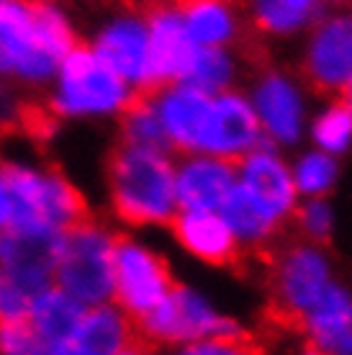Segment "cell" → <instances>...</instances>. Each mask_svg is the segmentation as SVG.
Listing matches in <instances>:
<instances>
[{
    "instance_id": "6da1fadb",
    "label": "cell",
    "mask_w": 352,
    "mask_h": 355,
    "mask_svg": "<svg viewBox=\"0 0 352 355\" xmlns=\"http://www.w3.org/2000/svg\"><path fill=\"white\" fill-rule=\"evenodd\" d=\"M80 44L67 10L57 3L6 0L0 6V83L46 90L54 72Z\"/></svg>"
},
{
    "instance_id": "7a4b0ae2",
    "label": "cell",
    "mask_w": 352,
    "mask_h": 355,
    "mask_svg": "<svg viewBox=\"0 0 352 355\" xmlns=\"http://www.w3.org/2000/svg\"><path fill=\"white\" fill-rule=\"evenodd\" d=\"M106 193L126 227H162L177 214L175 160L168 150L118 142L106 165Z\"/></svg>"
},
{
    "instance_id": "3957f363",
    "label": "cell",
    "mask_w": 352,
    "mask_h": 355,
    "mask_svg": "<svg viewBox=\"0 0 352 355\" xmlns=\"http://www.w3.org/2000/svg\"><path fill=\"white\" fill-rule=\"evenodd\" d=\"M137 93L80 42L60 62L46 88V111L64 121L118 119Z\"/></svg>"
},
{
    "instance_id": "277c9868",
    "label": "cell",
    "mask_w": 352,
    "mask_h": 355,
    "mask_svg": "<svg viewBox=\"0 0 352 355\" xmlns=\"http://www.w3.org/2000/svg\"><path fill=\"white\" fill-rule=\"evenodd\" d=\"M0 170L13 201V222L67 232L88 216V204L62 170L21 157L0 160Z\"/></svg>"
},
{
    "instance_id": "5b68a950",
    "label": "cell",
    "mask_w": 352,
    "mask_h": 355,
    "mask_svg": "<svg viewBox=\"0 0 352 355\" xmlns=\"http://www.w3.org/2000/svg\"><path fill=\"white\" fill-rule=\"evenodd\" d=\"M118 232L96 216H85L62 234L52 286L85 309L108 304L114 296V250Z\"/></svg>"
},
{
    "instance_id": "8992f818",
    "label": "cell",
    "mask_w": 352,
    "mask_h": 355,
    "mask_svg": "<svg viewBox=\"0 0 352 355\" xmlns=\"http://www.w3.org/2000/svg\"><path fill=\"white\" fill-rule=\"evenodd\" d=\"M137 340L144 345L180 347L206 338H242L237 322L221 314L203 293L191 286H173V291L141 317L137 324Z\"/></svg>"
},
{
    "instance_id": "52a82bcc",
    "label": "cell",
    "mask_w": 352,
    "mask_h": 355,
    "mask_svg": "<svg viewBox=\"0 0 352 355\" xmlns=\"http://www.w3.org/2000/svg\"><path fill=\"white\" fill-rule=\"evenodd\" d=\"M173 273L168 260L152 250L147 242L132 234H118L114 250V296L111 304L137 324L147 317L170 291Z\"/></svg>"
},
{
    "instance_id": "ba28073f",
    "label": "cell",
    "mask_w": 352,
    "mask_h": 355,
    "mask_svg": "<svg viewBox=\"0 0 352 355\" xmlns=\"http://www.w3.org/2000/svg\"><path fill=\"white\" fill-rule=\"evenodd\" d=\"M88 46L137 96H147L155 90L150 28H147L144 10H121L106 18L93 34Z\"/></svg>"
},
{
    "instance_id": "9c48e42d",
    "label": "cell",
    "mask_w": 352,
    "mask_h": 355,
    "mask_svg": "<svg viewBox=\"0 0 352 355\" xmlns=\"http://www.w3.org/2000/svg\"><path fill=\"white\" fill-rule=\"evenodd\" d=\"M335 284L329 260L314 245H291L278 255L273 266V296L275 306L285 320L299 324L319 296Z\"/></svg>"
},
{
    "instance_id": "30bf717a",
    "label": "cell",
    "mask_w": 352,
    "mask_h": 355,
    "mask_svg": "<svg viewBox=\"0 0 352 355\" xmlns=\"http://www.w3.org/2000/svg\"><path fill=\"white\" fill-rule=\"evenodd\" d=\"M306 80L329 96H342L352 83V10L319 18L303 52Z\"/></svg>"
},
{
    "instance_id": "8fae6325",
    "label": "cell",
    "mask_w": 352,
    "mask_h": 355,
    "mask_svg": "<svg viewBox=\"0 0 352 355\" xmlns=\"http://www.w3.org/2000/svg\"><path fill=\"white\" fill-rule=\"evenodd\" d=\"M260 144H263V132L249 98L237 90L216 93L211 98V111L198 155H213L221 160L239 162Z\"/></svg>"
},
{
    "instance_id": "7c38bea8",
    "label": "cell",
    "mask_w": 352,
    "mask_h": 355,
    "mask_svg": "<svg viewBox=\"0 0 352 355\" xmlns=\"http://www.w3.org/2000/svg\"><path fill=\"white\" fill-rule=\"evenodd\" d=\"M249 103L255 108L263 139L273 144H296L303 134L306 101L299 83L285 72H265L252 88Z\"/></svg>"
},
{
    "instance_id": "4fadbf2b",
    "label": "cell",
    "mask_w": 352,
    "mask_h": 355,
    "mask_svg": "<svg viewBox=\"0 0 352 355\" xmlns=\"http://www.w3.org/2000/svg\"><path fill=\"white\" fill-rule=\"evenodd\" d=\"M237 186L245 191L255 204H260L275 222L285 224L296 211V186H293L291 168L285 165L273 144H260L245 155L237 165Z\"/></svg>"
},
{
    "instance_id": "5bb4252c",
    "label": "cell",
    "mask_w": 352,
    "mask_h": 355,
    "mask_svg": "<svg viewBox=\"0 0 352 355\" xmlns=\"http://www.w3.org/2000/svg\"><path fill=\"white\" fill-rule=\"evenodd\" d=\"M62 234L64 232L46 227L8 224L6 230H0V268L18 275L36 291H44L52 286Z\"/></svg>"
},
{
    "instance_id": "9a60e30c",
    "label": "cell",
    "mask_w": 352,
    "mask_h": 355,
    "mask_svg": "<svg viewBox=\"0 0 352 355\" xmlns=\"http://www.w3.org/2000/svg\"><path fill=\"white\" fill-rule=\"evenodd\" d=\"M150 96L157 108L168 150L180 152V155H198L213 96L183 85V83L152 90Z\"/></svg>"
},
{
    "instance_id": "2e32d148",
    "label": "cell",
    "mask_w": 352,
    "mask_h": 355,
    "mask_svg": "<svg viewBox=\"0 0 352 355\" xmlns=\"http://www.w3.org/2000/svg\"><path fill=\"white\" fill-rule=\"evenodd\" d=\"M150 28V57L155 90L183 80L195 44L183 26L175 3H155L144 10Z\"/></svg>"
},
{
    "instance_id": "e0dca14e",
    "label": "cell",
    "mask_w": 352,
    "mask_h": 355,
    "mask_svg": "<svg viewBox=\"0 0 352 355\" xmlns=\"http://www.w3.org/2000/svg\"><path fill=\"white\" fill-rule=\"evenodd\" d=\"M237 186V165L213 155H183L175 162L177 209L219 211Z\"/></svg>"
},
{
    "instance_id": "ac0fdd59",
    "label": "cell",
    "mask_w": 352,
    "mask_h": 355,
    "mask_svg": "<svg viewBox=\"0 0 352 355\" xmlns=\"http://www.w3.org/2000/svg\"><path fill=\"white\" fill-rule=\"evenodd\" d=\"M170 227L177 245L209 266H229L239 258L242 245L231 234L229 224L224 222L219 211L177 209Z\"/></svg>"
},
{
    "instance_id": "d6986e66",
    "label": "cell",
    "mask_w": 352,
    "mask_h": 355,
    "mask_svg": "<svg viewBox=\"0 0 352 355\" xmlns=\"http://www.w3.org/2000/svg\"><path fill=\"white\" fill-rule=\"evenodd\" d=\"M308 345L326 355H352V293L332 284L299 320Z\"/></svg>"
},
{
    "instance_id": "ffe728a7",
    "label": "cell",
    "mask_w": 352,
    "mask_h": 355,
    "mask_svg": "<svg viewBox=\"0 0 352 355\" xmlns=\"http://www.w3.org/2000/svg\"><path fill=\"white\" fill-rule=\"evenodd\" d=\"M195 46H227L239 36V10L234 0H173Z\"/></svg>"
},
{
    "instance_id": "44dd1931",
    "label": "cell",
    "mask_w": 352,
    "mask_h": 355,
    "mask_svg": "<svg viewBox=\"0 0 352 355\" xmlns=\"http://www.w3.org/2000/svg\"><path fill=\"white\" fill-rule=\"evenodd\" d=\"M72 340L85 355H118L137 343V327L116 304L108 302L85 309Z\"/></svg>"
},
{
    "instance_id": "7402d4cb",
    "label": "cell",
    "mask_w": 352,
    "mask_h": 355,
    "mask_svg": "<svg viewBox=\"0 0 352 355\" xmlns=\"http://www.w3.org/2000/svg\"><path fill=\"white\" fill-rule=\"evenodd\" d=\"M82 314H85L82 304L60 291L57 286H49L34 299L26 320L34 327L36 338L42 340V345H57L75 338Z\"/></svg>"
},
{
    "instance_id": "603a6c76",
    "label": "cell",
    "mask_w": 352,
    "mask_h": 355,
    "mask_svg": "<svg viewBox=\"0 0 352 355\" xmlns=\"http://www.w3.org/2000/svg\"><path fill=\"white\" fill-rule=\"evenodd\" d=\"M249 21L267 36L301 34L322 18L324 0H245Z\"/></svg>"
},
{
    "instance_id": "cb8c5ba5",
    "label": "cell",
    "mask_w": 352,
    "mask_h": 355,
    "mask_svg": "<svg viewBox=\"0 0 352 355\" xmlns=\"http://www.w3.org/2000/svg\"><path fill=\"white\" fill-rule=\"evenodd\" d=\"M219 214L224 216V222L229 224L231 234L237 237L239 245H249V248L267 245L281 230V224L275 222L263 206L255 204L239 186L231 188V193L221 204Z\"/></svg>"
},
{
    "instance_id": "d4e9b609",
    "label": "cell",
    "mask_w": 352,
    "mask_h": 355,
    "mask_svg": "<svg viewBox=\"0 0 352 355\" xmlns=\"http://www.w3.org/2000/svg\"><path fill=\"white\" fill-rule=\"evenodd\" d=\"M231 80H234V60H231V54L227 49L195 46L180 83L201 90V93L216 96V93L231 90Z\"/></svg>"
},
{
    "instance_id": "484cf974",
    "label": "cell",
    "mask_w": 352,
    "mask_h": 355,
    "mask_svg": "<svg viewBox=\"0 0 352 355\" xmlns=\"http://www.w3.org/2000/svg\"><path fill=\"white\" fill-rule=\"evenodd\" d=\"M121 124V142L139 144V147H157V150H168L162 124H159L157 108L152 103V96H137L129 103V108L118 116ZM170 152V150H168Z\"/></svg>"
},
{
    "instance_id": "4316f807",
    "label": "cell",
    "mask_w": 352,
    "mask_h": 355,
    "mask_svg": "<svg viewBox=\"0 0 352 355\" xmlns=\"http://www.w3.org/2000/svg\"><path fill=\"white\" fill-rule=\"evenodd\" d=\"M337 173H340L337 157L319 150L301 155L299 162L291 168L296 193L306 196V198H324L335 188Z\"/></svg>"
},
{
    "instance_id": "83f0119b",
    "label": "cell",
    "mask_w": 352,
    "mask_h": 355,
    "mask_svg": "<svg viewBox=\"0 0 352 355\" xmlns=\"http://www.w3.org/2000/svg\"><path fill=\"white\" fill-rule=\"evenodd\" d=\"M311 137L319 152L326 155H342L352 147V111L342 101H335L314 119Z\"/></svg>"
},
{
    "instance_id": "f1b7e54d",
    "label": "cell",
    "mask_w": 352,
    "mask_h": 355,
    "mask_svg": "<svg viewBox=\"0 0 352 355\" xmlns=\"http://www.w3.org/2000/svg\"><path fill=\"white\" fill-rule=\"evenodd\" d=\"M42 291H36L26 281H21L10 270L0 268V322L26 320L34 299Z\"/></svg>"
},
{
    "instance_id": "f546056e",
    "label": "cell",
    "mask_w": 352,
    "mask_h": 355,
    "mask_svg": "<svg viewBox=\"0 0 352 355\" xmlns=\"http://www.w3.org/2000/svg\"><path fill=\"white\" fill-rule=\"evenodd\" d=\"M293 216H296L299 230L303 232V237L308 242H324L332 234V227H335L332 209L324 198H308L306 204L296 206Z\"/></svg>"
},
{
    "instance_id": "4dcf8cb0",
    "label": "cell",
    "mask_w": 352,
    "mask_h": 355,
    "mask_svg": "<svg viewBox=\"0 0 352 355\" xmlns=\"http://www.w3.org/2000/svg\"><path fill=\"white\" fill-rule=\"evenodd\" d=\"M42 340L28 320L0 322V355H39Z\"/></svg>"
},
{
    "instance_id": "1f68e13d",
    "label": "cell",
    "mask_w": 352,
    "mask_h": 355,
    "mask_svg": "<svg viewBox=\"0 0 352 355\" xmlns=\"http://www.w3.org/2000/svg\"><path fill=\"white\" fill-rule=\"evenodd\" d=\"M170 355H257V350L242 338H206L198 343L173 347Z\"/></svg>"
},
{
    "instance_id": "d6a6232c",
    "label": "cell",
    "mask_w": 352,
    "mask_h": 355,
    "mask_svg": "<svg viewBox=\"0 0 352 355\" xmlns=\"http://www.w3.org/2000/svg\"><path fill=\"white\" fill-rule=\"evenodd\" d=\"M13 222V201H10L8 186H6V178L0 170V230H6Z\"/></svg>"
},
{
    "instance_id": "836d02e7",
    "label": "cell",
    "mask_w": 352,
    "mask_h": 355,
    "mask_svg": "<svg viewBox=\"0 0 352 355\" xmlns=\"http://www.w3.org/2000/svg\"><path fill=\"white\" fill-rule=\"evenodd\" d=\"M39 355H85L80 350V345L75 340H67V343H57V345H42Z\"/></svg>"
},
{
    "instance_id": "e575fe53",
    "label": "cell",
    "mask_w": 352,
    "mask_h": 355,
    "mask_svg": "<svg viewBox=\"0 0 352 355\" xmlns=\"http://www.w3.org/2000/svg\"><path fill=\"white\" fill-rule=\"evenodd\" d=\"M118 355H150V350H147V345H144V343H139V340H137L134 345H129L126 350H121Z\"/></svg>"
},
{
    "instance_id": "d590c367",
    "label": "cell",
    "mask_w": 352,
    "mask_h": 355,
    "mask_svg": "<svg viewBox=\"0 0 352 355\" xmlns=\"http://www.w3.org/2000/svg\"><path fill=\"white\" fill-rule=\"evenodd\" d=\"M340 101H342L344 106H347L352 111V83L347 85V88H344V93H342V98H340Z\"/></svg>"
},
{
    "instance_id": "8d00e7d4",
    "label": "cell",
    "mask_w": 352,
    "mask_h": 355,
    "mask_svg": "<svg viewBox=\"0 0 352 355\" xmlns=\"http://www.w3.org/2000/svg\"><path fill=\"white\" fill-rule=\"evenodd\" d=\"M303 355H326V353H322V350H317V347H311V345H308L306 350H303Z\"/></svg>"
},
{
    "instance_id": "74e56055",
    "label": "cell",
    "mask_w": 352,
    "mask_h": 355,
    "mask_svg": "<svg viewBox=\"0 0 352 355\" xmlns=\"http://www.w3.org/2000/svg\"><path fill=\"white\" fill-rule=\"evenodd\" d=\"M31 3H57V0H31Z\"/></svg>"
},
{
    "instance_id": "f35d334b",
    "label": "cell",
    "mask_w": 352,
    "mask_h": 355,
    "mask_svg": "<svg viewBox=\"0 0 352 355\" xmlns=\"http://www.w3.org/2000/svg\"><path fill=\"white\" fill-rule=\"evenodd\" d=\"M3 3H6V0H0V6H3Z\"/></svg>"
}]
</instances>
